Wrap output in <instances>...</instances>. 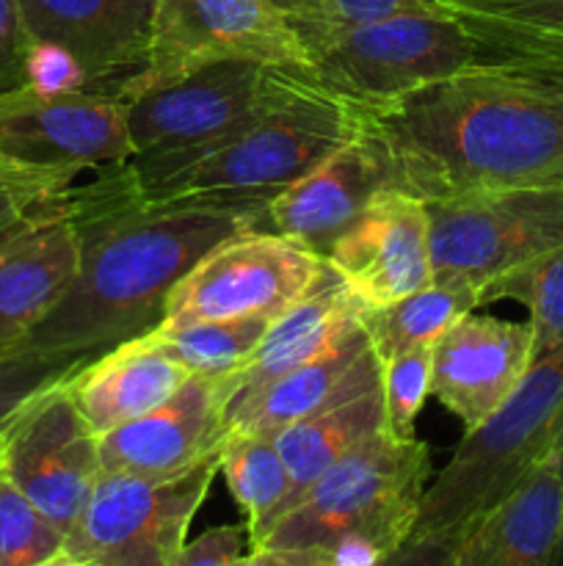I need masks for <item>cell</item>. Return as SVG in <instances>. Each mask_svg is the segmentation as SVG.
Segmentation results:
<instances>
[{
	"instance_id": "cell-1",
	"label": "cell",
	"mask_w": 563,
	"mask_h": 566,
	"mask_svg": "<svg viewBox=\"0 0 563 566\" xmlns=\"http://www.w3.org/2000/svg\"><path fill=\"white\" fill-rule=\"evenodd\" d=\"M77 232V274L25 346L97 357L163 321L177 282L259 210L147 199L125 164L64 193Z\"/></svg>"
},
{
	"instance_id": "cell-2",
	"label": "cell",
	"mask_w": 563,
	"mask_h": 566,
	"mask_svg": "<svg viewBox=\"0 0 563 566\" xmlns=\"http://www.w3.org/2000/svg\"><path fill=\"white\" fill-rule=\"evenodd\" d=\"M390 188L431 202L563 182V88L478 64L357 111Z\"/></svg>"
},
{
	"instance_id": "cell-3",
	"label": "cell",
	"mask_w": 563,
	"mask_h": 566,
	"mask_svg": "<svg viewBox=\"0 0 563 566\" xmlns=\"http://www.w3.org/2000/svg\"><path fill=\"white\" fill-rule=\"evenodd\" d=\"M357 127V108L309 75L293 97L224 142L152 180L132 182L144 197L158 202L224 205L263 213L282 191L342 147Z\"/></svg>"
},
{
	"instance_id": "cell-4",
	"label": "cell",
	"mask_w": 563,
	"mask_h": 566,
	"mask_svg": "<svg viewBox=\"0 0 563 566\" xmlns=\"http://www.w3.org/2000/svg\"><path fill=\"white\" fill-rule=\"evenodd\" d=\"M431 448L384 429L331 464L252 547L334 551L381 564L412 536L431 484Z\"/></svg>"
},
{
	"instance_id": "cell-5",
	"label": "cell",
	"mask_w": 563,
	"mask_h": 566,
	"mask_svg": "<svg viewBox=\"0 0 563 566\" xmlns=\"http://www.w3.org/2000/svg\"><path fill=\"white\" fill-rule=\"evenodd\" d=\"M563 434V348L530 365L528 376L431 475L414 520V539H450L511 495L555 451ZM408 536V539H412Z\"/></svg>"
},
{
	"instance_id": "cell-6",
	"label": "cell",
	"mask_w": 563,
	"mask_h": 566,
	"mask_svg": "<svg viewBox=\"0 0 563 566\" xmlns=\"http://www.w3.org/2000/svg\"><path fill=\"white\" fill-rule=\"evenodd\" d=\"M307 81L309 70L230 61L125 94L132 147L125 169L132 180H152L285 103Z\"/></svg>"
},
{
	"instance_id": "cell-7",
	"label": "cell",
	"mask_w": 563,
	"mask_h": 566,
	"mask_svg": "<svg viewBox=\"0 0 563 566\" xmlns=\"http://www.w3.org/2000/svg\"><path fill=\"white\" fill-rule=\"evenodd\" d=\"M298 36L312 61L309 75L357 111L395 103L480 64L472 36L447 11L337 31H298Z\"/></svg>"
},
{
	"instance_id": "cell-8",
	"label": "cell",
	"mask_w": 563,
	"mask_h": 566,
	"mask_svg": "<svg viewBox=\"0 0 563 566\" xmlns=\"http://www.w3.org/2000/svg\"><path fill=\"white\" fill-rule=\"evenodd\" d=\"M132 158L125 99L105 88L25 86L0 94V160L61 191L83 171Z\"/></svg>"
},
{
	"instance_id": "cell-9",
	"label": "cell",
	"mask_w": 563,
	"mask_h": 566,
	"mask_svg": "<svg viewBox=\"0 0 563 566\" xmlns=\"http://www.w3.org/2000/svg\"><path fill=\"white\" fill-rule=\"evenodd\" d=\"M160 0H20L28 83L119 94L147 64Z\"/></svg>"
},
{
	"instance_id": "cell-10",
	"label": "cell",
	"mask_w": 563,
	"mask_h": 566,
	"mask_svg": "<svg viewBox=\"0 0 563 566\" xmlns=\"http://www.w3.org/2000/svg\"><path fill=\"white\" fill-rule=\"evenodd\" d=\"M215 473L219 457L160 479L103 470L66 551L103 566H174Z\"/></svg>"
},
{
	"instance_id": "cell-11",
	"label": "cell",
	"mask_w": 563,
	"mask_h": 566,
	"mask_svg": "<svg viewBox=\"0 0 563 566\" xmlns=\"http://www.w3.org/2000/svg\"><path fill=\"white\" fill-rule=\"evenodd\" d=\"M309 70L307 48L274 0H160L144 70L119 97L213 64Z\"/></svg>"
},
{
	"instance_id": "cell-12",
	"label": "cell",
	"mask_w": 563,
	"mask_h": 566,
	"mask_svg": "<svg viewBox=\"0 0 563 566\" xmlns=\"http://www.w3.org/2000/svg\"><path fill=\"white\" fill-rule=\"evenodd\" d=\"M434 280L489 285L563 243V182L431 202Z\"/></svg>"
},
{
	"instance_id": "cell-13",
	"label": "cell",
	"mask_w": 563,
	"mask_h": 566,
	"mask_svg": "<svg viewBox=\"0 0 563 566\" xmlns=\"http://www.w3.org/2000/svg\"><path fill=\"white\" fill-rule=\"evenodd\" d=\"M326 260L263 230H243L215 243L171 291L163 324L276 318L304 296Z\"/></svg>"
},
{
	"instance_id": "cell-14",
	"label": "cell",
	"mask_w": 563,
	"mask_h": 566,
	"mask_svg": "<svg viewBox=\"0 0 563 566\" xmlns=\"http://www.w3.org/2000/svg\"><path fill=\"white\" fill-rule=\"evenodd\" d=\"M64 381L28 398L3 426L0 468L70 536L103 475V462L99 437L77 412Z\"/></svg>"
},
{
	"instance_id": "cell-15",
	"label": "cell",
	"mask_w": 563,
	"mask_h": 566,
	"mask_svg": "<svg viewBox=\"0 0 563 566\" xmlns=\"http://www.w3.org/2000/svg\"><path fill=\"white\" fill-rule=\"evenodd\" d=\"M326 260L364 307L392 304L431 285L428 208L412 193L381 188Z\"/></svg>"
},
{
	"instance_id": "cell-16",
	"label": "cell",
	"mask_w": 563,
	"mask_h": 566,
	"mask_svg": "<svg viewBox=\"0 0 563 566\" xmlns=\"http://www.w3.org/2000/svg\"><path fill=\"white\" fill-rule=\"evenodd\" d=\"M226 374L191 376L152 412L99 437L103 470L160 479L219 457L226 437Z\"/></svg>"
},
{
	"instance_id": "cell-17",
	"label": "cell",
	"mask_w": 563,
	"mask_h": 566,
	"mask_svg": "<svg viewBox=\"0 0 563 566\" xmlns=\"http://www.w3.org/2000/svg\"><path fill=\"white\" fill-rule=\"evenodd\" d=\"M533 365V326L467 313L434 343L431 396L472 431Z\"/></svg>"
},
{
	"instance_id": "cell-18",
	"label": "cell",
	"mask_w": 563,
	"mask_h": 566,
	"mask_svg": "<svg viewBox=\"0 0 563 566\" xmlns=\"http://www.w3.org/2000/svg\"><path fill=\"white\" fill-rule=\"evenodd\" d=\"M75 274L77 232L64 197L0 235V357L25 346Z\"/></svg>"
},
{
	"instance_id": "cell-19",
	"label": "cell",
	"mask_w": 563,
	"mask_h": 566,
	"mask_svg": "<svg viewBox=\"0 0 563 566\" xmlns=\"http://www.w3.org/2000/svg\"><path fill=\"white\" fill-rule=\"evenodd\" d=\"M381 188H390L384 160L359 125L342 147L282 191L259 213L254 230L274 232L326 260Z\"/></svg>"
},
{
	"instance_id": "cell-20",
	"label": "cell",
	"mask_w": 563,
	"mask_h": 566,
	"mask_svg": "<svg viewBox=\"0 0 563 566\" xmlns=\"http://www.w3.org/2000/svg\"><path fill=\"white\" fill-rule=\"evenodd\" d=\"M375 385H381V363L359 326L318 357L276 376L254 396L226 407V434L230 431L276 434L285 426Z\"/></svg>"
},
{
	"instance_id": "cell-21",
	"label": "cell",
	"mask_w": 563,
	"mask_h": 566,
	"mask_svg": "<svg viewBox=\"0 0 563 566\" xmlns=\"http://www.w3.org/2000/svg\"><path fill=\"white\" fill-rule=\"evenodd\" d=\"M362 307L364 304L348 291L346 282L326 260L312 287L285 313L276 315L265 335L259 337L257 348L232 374H226V385H230L226 407L254 396L276 376L318 357L320 352L359 329Z\"/></svg>"
},
{
	"instance_id": "cell-22",
	"label": "cell",
	"mask_w": 563,
	"mask_h": 566,
	"mask_svg": "<svg viewBox=\"0 0 563 566\" xmlns=\"http://www.w3.org/2000/svg\"><path fill=\"white\" fill-rule=\"evenodd\" d=\"M561 539V481L555 451L522 484L480 514L456 542V566H550Z\"/></svg>"
},
{
	"instance_id": "cell-23",
	"label": "cell",
	"mask_w": 563,
	"mask_h": 566,
	"mask_svg": "<svg viewBox=\"0 0 563 566\" xmlns=\"http://www.w3.org/2000/svg\"><path fill=\"white\" fill-rule=\"evenodd\" d=\"M188 379L177 359L138 335L88 359L64 385L83 420L103 437L169 401Z\"/></svg>"
},
{
	"instance_id": "cell-24",
	"label": "cell",
	"mask_w": 563,
	"mask_h": 566,
	"mask_svg": "<svg viewBox=\"0 0 563 566\" xmlns=\"http://www.w3.org/2000/svg\"><path fill=\"white\" fill-rule=\"evenodd\" d=\"M480 64L563 88V0H439Z\"/></svg>"
},
{
	"instance_id": "cell-25",
	"label": "cell",
	"mask_w": 563,
	"mask_h": 566,
	"mask_svg": "<svg viewBox=\"0 0 563 566\" xmlns=\"http://www.w3.org/2000/svg\"><path fill=\"white\" fill-rule=\"evenodd\" d=\"M381 429H384V398H381V385H375L276 431V446L290 473L285 512H290L307 495L309 486L331 464L340 462L348 451L362 446Z\"/></svg>"
},
{
	"instance_id": "cell-26",
	"label": "cell",
	"mask_w": 563,
	"mask_h": 566,
	"mask_svg": "<svg viewBox=\"0 0 563 566\" xmlns=\"http://www.w3.org/2000/svg\"><path fill=\"white\" fill-rule=\"evenodd\" d=\"M475 307H480L478 287L458 280H434L392 304L362 307L359 324L379 363H386L414 348L434 346L456 321L472 313Z\"/></svg>"
},
{
	"instance_id": "cell-27",
	"label": "cell",
	"mask_w": 563,
	"mask_h": 566,
	"mask_svg": "<svg viewBox=\"0 0 563 566\" xmlns=\"http://www.w3.org/2000/svg\"><path fill=\"white\" fill-rule=\"evenodd\" d=\"M219 473L246 514L248 545H257L282 517L290 495V473L274 434L230 431L221 442Z\"/></svg>"
},
{
	"instance_id": "cell-28",
	"label": "cell",
	"mask_w": 563,
	"mask_h": 566,
	"mask_svg": "<svg viewBox=\"0 0 563 566\" xmlns=\"http://www.w3.org/2000/svg\"><path fill=\"white\" fill-rule=\"evenodd\" d=\"M274 318L248 315L232 321H188L152 326L144 335L182 365L191 376L232 374L257 348Z\"/></svg>"
},
{
	"instance_id": "cell-29",
	"label": "cell",
	"mask_w": 563,
	"mask_h": 566,
	"mask_svg": "<svg viewBox=\"0 0 563 566\" xmlns=\"http://www.w3.org/2000/svg\"><path fill=\"white\" fill-rule=\"evenodd\" d=\"M511 298L528 307L533 363L563 348V243L480 287V304Z\"/></svg>"
},
{
	"instance_id": "cell-30",
	"label": "cell",
	"mask_w": 563,
	"mask_h": 566,
	"mask_svg": "<svg viewBox=\"0 0 563 566\" xmlns=\"http://www.w3.org/2000/svg\"><path fill=\"white\" fill-rule=\"evenodd\" d=\"M64 547V531L50 523L0 468V566H39Z\"/></svg>"
},
{
	"instance_id": "cell-31",
	"label": "cell",
	"mask_w": 563,
	"mask_h": 566,
	"mask_svg": "<svg viewBox=\"0 0 563 566\" xmlns=\"http://www.w3.org/2000/svg\"><path fill=\"white\" fill-rule=\"evenodd\" d=\"M296 31H337L401 14H439V0H274Z\"/></svg>"
},
{
	"instance_id": "cell-32",
	"label": "cell",
	"mask_w": 563,
	"mask_h": 566,
	"mask_svg": "<svg viewBox=\"0 0 563 566\" xmlns=\"http://www.w3.org/2000/svg\"><path fill=\"white\" fill-rule=\"evenodd\" d=\"M431 357L434 346L381 363V398H384V431L395 440L417 437V418L431 396Z\"/></svg>"
},
{
	"instance_id": "cell-33",
	"label": "cell",
	"mask_w": 563,
	"mask_h": 566,
	"mask_svg": "<svg viewBox=\"0 0 563 566\" xmlns=\"http://www.w3.org/2000/svg\"><path fill=\"white\" fill-rule=\"evenodd\" d=\"M88 359L92 357H83V354L42 352L33 346L3 354L0 357V431L28 398L70 379Z\"/></svg>"
},
{
	"instance_id": "cell-34",
	"label": "cell",
	"mask_w": 563,
	"mask_h": 566,
	"mask_svg": "<svg viewBox=\"0 0 563 566\" xmlns=\"http://www.w3.org/2000/svg\"><path fill=\"white\" fill-rule=\"evenodd\" d=\"M64 193L66 191L55 188L53 182L14 169V166L0 160V235H6L22 219H28L33 210L64 197Z\"/></svg>"
},
{
	"instance_id": "cell-35",
	"label": "cell",
	"mask_w": 563,
	"mask_h": 566,
	"mask_svg": "<svg viewBox=\"0 0 563 566\" xmlns=\"http://www.w3.org/2000/svg\"><path fill=\"white\" fill-rule=\"evenodd\" d=\"M28 42L20 0H0V94L28 83Z\"/></svg>"
},
{
	"instance_id": "cell-36",
	"label": "cell",
	"mask_w": 563,
	"mask_h": 566,
	"mask_svg": "<svg viewBox=\"0 0 563 566\" xmlns=\"http://www.w3.org/2000/svg\"><path fill=\"white\" fill-rule=\"evenodd\" d=\"M248 531L237 525L204 531L193 542H185L174 566H248V553H243Z\"/></svg>"
},
{
	"instance_id": "cell-37",
	"label": "cell",
	"mask_w": 563,
	"mask_h": 566,
	"mask_svg": "<svg viewBox=\"0 0 563 566\" xmlns=\"http://www.w3.org/2000/svg\"><path fill=\"white\" fill-rule=\"evenodd\" d=\"M248 566H379L368 558L346 556L334 551H270V547H257L248 553Z\"/></svg>"
},
{
	"instance_id": "cell-38",
	"label": "cell",
	"mask_w": 563,
	"mask_h": 566,
	"mask_svg": "<svg viewBox=\"0 0 563 566\" xmlns=\"http://www.w3.org/2000/svg\"><path fill=\"white\" fill-rule=\"evenodd\" d=\"M456 542L450 539H406L379 566H450Z\"/></svg>"
},
{
	"instance_id": "cell-39",
	"label": "cell",
	"mask_w": 563,
	"mask_h": 566,
	"mask_svg": "<svg viewBox=\"0 0 563 566\" xmlns=\"http://www.w3.org/2000/svg\"><path fill=\"white\" fill-rule=\"evenodd\" d=\"M555 459H557V481H561V539H557L555 556H552L550 566H563V434L555 446Z\"/></svg>"
},
{
	"instance_id": "cell-40",
	"label": "cell",
	"mask_w": 563,
	"mask_h": 566,
	"mask_svg": "<svg viewBox=\"0 0 563 566\" xmlns=\"http://www.w3.org/2000/svg\"><path fill=\"white\" fill-rule=\"evenodd\" d=\"M39 566H103V564L88 562V558L75 556V553H70V551H66V547H64V551H61L59 556L50 558V562H44V564H39Z\"/></svg>"
},
{
	"instance_id": "cell-41",
	"label": "cell",
	"mask_w": 563,
	"mask_h": 566,
	"mask_svg": "<svg viewBox=\"0 0 563 566\" xmlns=\"http://www.w3.org/2000/svg\"><path fill=\"white\" fill-rule=\"evenodd\" d=\"M450 566H456V564H450Z\"/></svg>"
}]
</instances>
